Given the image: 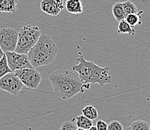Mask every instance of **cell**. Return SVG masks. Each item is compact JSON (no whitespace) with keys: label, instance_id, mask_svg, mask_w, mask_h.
I'll return each mask as SVG.
<instances>
[{"label":"cell","instance_id":"1","mask_svg":"<svg viewBox=\"0 0 150 130\" xmlns=\"http://www.w3.org/2000/svg\"><path fill=\"white\" fill-rule=\"evenodd\" d=\"M48 78L54 94L64 100L71 99L76 94L84 93L86 89L90 88V85L82 82L74 71L58 70L51 72Z\"/></svg>","mask_w":150,"mask_h":130},{"label":"cell","instance_id":"2","mask_svg":"<svg viewBox=\"0 0 150 130\" xmlns=\"http://www.w3.org/2000/svg\"><path fill=\"white\" fill-rule=\"evenodd\" d=\"M77 61L79 64L73 65L72 70L77 73L84 84H98L102 87L112 82L108 67H103L93 61H87L81 53H79Z\"/></svg>","mask_w":150,"mask_h":130},{"label":"cell","instance_id":"3","mask_svg":"<svg viewBox=\"0 0 150 130\" xmlns=\"http://www.w3.org/2000/svg\"><path fill=\"white\" fill-rule=\"evenodd\" d=\"M58 49L53 40L46 34H41L36 44L27 54L31 66L34 68L46 66L54 60Z\"/></svg>","mask_w":150,"mask_h":130},{"label":"cell","instance_id":"4","mask_svg":"<svg viewBox=\"0 0 150 130\" xmlns=\"http://www.w3.org/2000/svg\"><path fill=\"white\" fill-rule=\"evenodd\" d=\"M40 29L38 26L26 25L22 27L18 31V38L15 53L27 55L40 38Z\"/></svg>","mask_w":150,"mask_h":130},{"label":"cell","instance_id":"5","mask_svg":"<svg viewBox=\"0 0 150 130\" xmlns=\"http://www.w3.org/2000/svg\"><path fill=\"white\" fill-rule=\"evenodd\" d=\"M14 74L27 88L36 89L43 80V76L35 68H27L15 70Z\"/></svg>","mask_w":150,"mask_h":130},{"label":"cell","instance_id":"6","mask_svg":"<svg viewBox=\"0 0 150 130\" xmlns=\"http://www.w3.org/2000/svg\"><path fill=\"white\" fill-rule=\"evenodd\" d=\"M18 31L11 28L0 29V47L3 53L14 52L17 43Z\"/></svg>","mask_w":150,"mask_h":130},{"label":"cell","instance_id":"7","mask_svg":"<svg viewBox=\"0 0 150 130\" xmlns=\"http://www.w3.org/2000/svg\"><path fill=\"white\" fill-rule=\"evenodd\" d=\"M24 85L14 72L8 73L0 79V89L12 95H17L23 91Z\"/></svg>","mask_w":150,"mask_h":130},{"label":"cell","instance_id":"8","mask_svg":"<svg viewBox=\"0 0 150 130\" xmlns=\"http://www.w3.org/2000/svg\"><path fill=\"white\" fill-rule=\"evenodd\" d=\"M5 55L6 56L8 65L12 72L18 70L34 68L31 66L27 55L19 54L15 52H7L5 53Z\"/></svg>","mask_w":150,"mask_h":130},{"label":"cell","instance_id":"9","mask_svg":"<svg viewBox=\"0 0 150 130\" xmlns=\"http://www.w3.org/2000/svg\"><path fill=\"white\" fill-rule=\"evenodd\" d=\"M40 9L45 13L51 16H57L61 11L55 0H42Z\"/></svg>","mask_w":150,"mask_h":130},{"label":"cell","instance_id":"10","mask_svg":"<svg viewBox=\"0 0 150 130\" xmlns=\"http://www.w3.org/2000/svg\"><path fill=\"white\" fill-rule=\"evenodd\" d=\"M65 8L69 13L81 14L83 12V5L81 0H67Z\"/></svg>","mask_w":150,"mask_h":130},{"label":"cell","instance_id":"11","mask_svg":"<svg viewBox=\"0 0 150 130\" xmlns=\"http://www.w3.org/2000/svg\"><path fill=\"white\" fill-rule=\"evenodd\" d=\"M18 0H0V13H14L17 10Z\"/></svg>","mask_w":150,"mask_h":130},{"label":"cell","instance_id":"12","mask_svg":"<svg viewBox=\"0 0 150 130\" xmlns=\"http://www.w3.org/2000/svg\"><path fill=\"white\" fill-rule=\"evenodd\" d=\"M72 122H73L76 124L77 128H81L85 130L89 129L91 126H93V123L92 120H89L88 118L83 116L82 114L77 116L76 117L73 118Z\"/></svg>","mask_w":150,"mask_h":130},{"label":"cell","instance_id":"13","mask_svg":"<svg viewBox=\"0 0 150 130\" xmlns=\"http://www.w3.org/2000/svg\"><path fill=\"white\" fill-rule=\"evenodd\" d=\"M112 13L114 18L118 22L124 20L125 18V14L124 13L123 9H122V4L120 2H117L114 3L112 7Z\"/></svg>","mask_w":150,"mask_h":130},{"label":"cell","instance_id":"14","mask_svg":"<svg viewBox=\"0 0 150 130\" xmlns=\"http://www.w3.org/2000/svg\"><path fill=\"white\" fill-rule=\"evenodd\" d=\"M117 33L118 34H127V35L134 36L135 34V30L128 24L125 20H122L119 22L117 26Z\"/></svg>","mask_w":150,"mask_h":130},{"label":"cell","instance_id":"15","mask_svg":"<svg viewBox=\"0 0 150 130\" xmlns=\"http://www.w3.org/2000/svg\"><path fill=\"white\" fill-rule=\"evenodd\" d=\"M82 115L91 120H96L98 117V111L93 105H87L81 110Z\"/></svg>","mask_w":150,"mask_h":130},{"label":"cell","instance_id":"16","mask_svg":"<svg viewBox=\"0 0 150 130\" xmlns=\"http://www.w3.org/2000/svg\"><path fill=\"white\" fill-rule=\"evenodd\" d=\"M122 9H123L125 16L132 14V13H137V12H138L136 5L131 1H125V2H122Z\"/></svg>","mask_w":150,"mask_h":130},{"label":"cell","instance_id":"17","mask_svg":"<svg viewBox=\"0 0 150 130\" xmlns=\"http://www.w3.org/2000/svg\"><path fill=\"white\" fill-rule=\"evenodd\" d=\"M130 130H150L149 125L144 120L134 121L129 126Z\"/></svg>","mask_w":150,"mask_h":130},{"label":"cell","instance_id":"18","mask_svg":"<svg viewBox=\"0 0 150 130\" xmlns=\"http://www.w3.org/2000/svg\"><path fill=\"white\" fill-rule=\"evenodd\" d=\"M11 72L12 71L10 70L8 65V63H7L6 56L4 54L2 59L0 60V79Z\"/></svg>","mask_w":150,"mask_h":130},{"label":"cell","instance_id":"19","mask_svg":"<svg viewBox=\"0 0 150 130\" xmlns=\"http://www.w3.org/2000/svg\"><path fill=\"white\" fill-rule=\"evenodd\" d=\"M125 22L133 28L134 26H137L140 22V15L138 13H132L127 15L125 18Z\"/></svg>","mask_w":150,"mask_h":130},{"label":"cell","instance_id":"20","mask_svg":"<svg viewBox=\"0 0 150 130\" xmlns=\"http://www.w3.org/2000/svg\"><path fill=\"white\" fill-rule=\"evenodd\" d=\"M123 126L120 122L117 120H113L109 124H108L107 130H123Z\"/></svg>","mask_w":150,"mask_h":130},{"label":"cell","instance_id":"21","mask_svg":"<svg viewBox=\"0 0 150 130\" xmlns=\"http://www.w3.org/2000/svg\"><path fill=\"white\" fill-rule=\"evenodd\" d=\"M77 126L73 122L64 121L61 125L60 130H76Z\"/></svg>","mask_w":150,"mask_h":130},{"label":"cell","instance_id":"22","mask_svg":"<svg viewBox=\"0 0 150 130\" xmlns=\"http://www.w3.org/2000/svg\"><path fill=\"white\" fill-rule=\"evenodd\" d=\"M96 128L97 130H107L108 124L102 120H98L96 122Z\"/></svg>","mask_w":150,"mask_h":130},{"label":"cell","instance_id":"23","mask_svg":"<svg viewBox=\"0 0 150 130\" xmlns=\"http://www.w3.org/2000/svg\"><path fill=\"white\" fill-rule=\"evenodd\" d=\"M4 54H5V53H3V51H2V49H1V47H0V60L2 59V58L3 57V55H4Z\"/></svg>","mask_w":150,"mask_h":130},{"label":"cell","instance_id":"24","mask_svg":"<svg viewBox=\"0 0 150 130\" xmlns=\"http://www.w3.org/2000/svg\"><path fill=\"white\" fill-rule=\"evenodd\" d=\"M88 130H97V129H96V126H91V128H90L89 129H88Z\"/></svg>","mask_w":150,"mask_h":130},{"label":"cell","instance_id":"25","mask_svg":"<svg viewBox=\"0 0 150 130\" xmlns=\"http://www.w3.org/2000/svg\"><path fill=\"white\" fill-rule=\"evenodd\" d=\"M123 130H130V128H129V127H127V128L124 129Z\"/></svg>","mask_w":150,"mask_h":130},{"label":"cell","instance_id":"26","mask_svg":"<svg viewBox=\"0 0 150 130\" xmlns=\"http://www.w3.org/2000/svg\"><path fill=\"white\" fill-rule=\"evenodd\" d=\"M76 130H85V129H81V128H77V129Z\"/></svg>","mask_w":150,"mask_h":130},{"label":"cell","instance_id":"27","mask_svg":"<svg viewBox=\"0 0 150 130\" xmlns=\"http://www.w3.org/2000/svg\"><path fill=\"white\" fill-rule=\"evenodd\" d=\"M64 1H65V0H64Z\"/></svg>","mask_w":150,"mask_h":130}]
</instances>
